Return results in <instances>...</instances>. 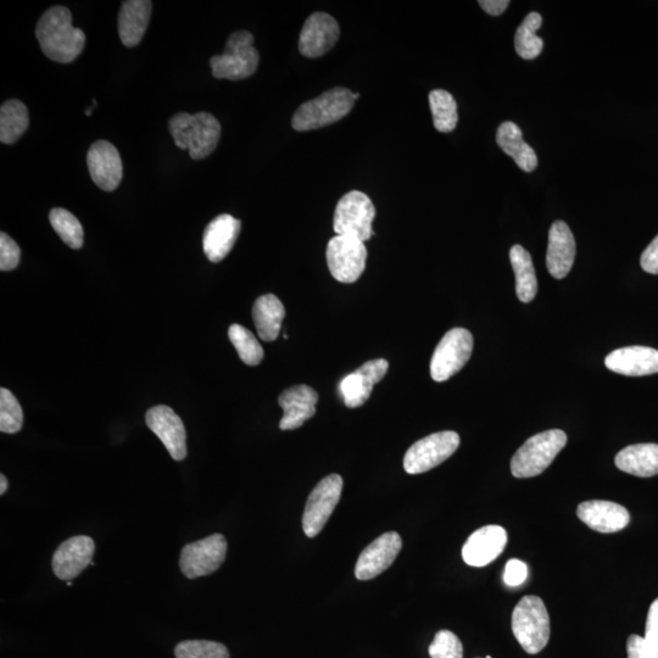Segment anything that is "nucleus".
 I'll list each match as a JSON object with an SVG mask.
<instances>
[{"label":"nucleus","instance_id":"23","mask_svg":"<svg viewBox=\"0 0 658 658\" xmlns=\"http://www.w3.org/2000/svg\"><path fill=\"white\" fill-rule=\"evenodd\" d=\"M605 365L623 376L641 377L658 373V350L648 347H627L612 351Z\"/></svg>","mask_w":658,"mask_h":658},{"label":"nucleus","instance_id":"33","mask_svg":"<svg viewBox=\"0 0 658 658\" xmlns=\"http://www.w3.org/2000/svg\"><path fill=\"white\" fill-rule=\"evenodd\" d=\"M429 105L436 130L442 133L453 132L459 121L455 98L444 89H436L429 93Z\"/></svg>","mask_w":658,"mask_h":658},{"label":"nucleus","instance_id":"27","mask_svg":"<svg viewBox=\"0 0 658 658\" xmlns=\"http://www.w3.org/2000/svg\"><path fill=\"white\" fill-rule=\"evenodd\" d=\"M618 470L629 475L649 478L658 475V444L629 445L617 454Z\"/></svg>","mask_w":658,"mask_h":658},{"label":"nucleus","instance_id":"7","mask_svg":"<svg viewBox=\"0 0 658 658\" xmlns=\"http://www.w3.org/2000/svg\"><path fill=\"white\" fill-rule=\"evenodd\" d=\"M376 217L375 205L367 194L351 191L339 200L334 213L333 227L337 236H349L370 241L375 232L372 222Z\"/></svg>","mask_w":658,"mask_h":658},{"label":"nucleus","instance_id":"42","mask_svg":"<svg viewBox=\"0 0 658 658\" xmlns=\"http://www.w3.org/2000/svg\"><path fill=\"white\" fill-rule=\"evenodd\" d=\"M479 5L485 11L492 16H499L504 13V11L509 8V0H479Z\"/></svg>","mask_w":658,"mask_h":658},{"label":"nucleus","instance_id":"24","mask_svg":"<svg viewBox=\"0 0 658 658\" xmlns=\"http://www.w3.org/2000/svg\"><path fill=\"white\" fill-rule=\"evenodd\" d=\"M241 221L233 216L223 214L217 216L206 226L203 236V249L211 262H221L231 253L241 233Z\"/></svg>","mask_w":658,"mask_h":658},{"label":"nucleus","instance_id":"21","mask_svg":"<svg viewBox=\"0 0 658 658\" xmlns=\"http://www.w3.org/2000/svg\"><path fill=\"white\" fill-rule=\"evenodd\" d=\"M577 516L593 531L605 534L620 532L630 522L626 507L604 500L585 501L578 506Z\"/></svg>","mask_w":658,"mask_h":658},{"label":"nucleus","instance_id":"13","mask_svg":"<svg viewBox=\"0 0 658 658\" xmlns=\"http://www.w3.org/2000/svg\"><path fill=\"white\" fill-rule=\"evenodd\" d=\"M146 423L150 431L163 442L172 459L183 461L187 456V433L181 417L171 407L158 405L148 410Z\"/></svg>","mask_w":658,"mask_h":658},{"label":"nucleus","instance_id":"3","mask_svg":"<svg viewBox=\"0 0 658 658\" xmlns=\"http://www.w3.org/2000/svg\"><path fill=\"white\" fill-rule=\"evenodd\" d=\"M512 632L529 655L539 654L548 645L550 617L542 599L528 595L518 602L512 613Z\"/></svg>","mask_w":658,"mask_h":658},{"label":"nucleus","instance_id":"20","mask_svg":"<svg viewBox=\"0 0 658 658\" xmlns=\"http://www.w3.org/2000/svg\"><path fill=\"white\" fill-rule=\"evenodd\" d=\"M319 394L309 386H294L284 390L278 397V404L284 415L280 422L282 431H293L304 425L316 414Z\"/></svg>","mask_w":658,"mask_h":658},{"label":"nucleus","instance_id":"6","mask_svg":"<svg viewBox=\"0 0 658 658\" xmlns=\"http://www.w3.org/2000/svg\"><path fill=\"white\" fill-rule=\"evenodd\" d=\"M259 63L260 55L254 47V36L248 31L233 32L227 39L225 52L210 59L214 77L231 81L253 76Z\"/></svg>","mask_w":658,"mask_h":658},{"label":"nucleus","instance_id":"18","mask_svg":"<svg viewBox=\"0 0 658 658\" xmlns=\"http://www.w3.org/2000/svg\"><path fill=\"white\" fill-rule=\"evenodd\" d=\"M389 362L384 359L367 361L353 373L342 379L339 384L340 393L345 405L356 409L366 403L371 397L373 387L387 375Z\"/></svg>","mask_w":658,"mask_h":658},{"label":"nucleus","instance_id":"12","mask_svg":"<svg viewBox=\"0 0 658 658\" xmlns=\"http://www.w3.org/2000/svg\"><path fill=\"white\" fill-rule=\"evenodd\" d=\"M343 485L342 477L331 475L323 478L312 490L306 501L303 516V529L306 537L314 538L325 528L342 496Z\"/></svg>","mask_w":658,"mask_h":658},{"label":"nucleus","instance_id":"8","mask_svg":"<svg viewBox=\"0 0 658 658\" xmlns=\"http://www.w3.org/2000/svg\"><path fill=\"white\" fill-rule=\"evenodd\" d=\"M460 436L456 432L445 431L431 434L418 440L404 457V468L409 475H420L443 464L459 449Z\"/></svg>","mask_w":658,"mask_h":658},{"label":"nucleus","instance_id":"9","mask_svg":"<svg viewBox=\"0 0 658 658\" xmlns=\"http://www.w3.org/2000/svg\"><path fill=\"white\" fill-rule=\"evenodd\" d=\"M473 337L465 328H453L445 334L431 361V376L436 382H445L462 370L470 360Z\"/></svg>","mask_w":658,"mask_h":658},{"label":"nucleus","instance_id":"38","mask_svg":"<svg viewBox=\"0 0 658 658\" xmlns=\"http://www.w3.org/2000/svg\"><path fill=\"white\" fill-rule=\"evenodd\" d=\"M432 658H462L464 646L461 640L450 630H440L428 649Z\"/></svg>","mask_w":658,"mask_h":658},{"label":"nucleus","instance_id":"43","mask_svg":"<svg viewBox=\"0 0 658 658\" xmlns=\"http://www.w3.org/2000/svg\"><path fill=\"white\" fill-rule=\"evenodd\" d=\"M8 490V481L4 475L0 476V494L4 495Z\"/></svg>","mask_w":658,"mask_h":658},{"label":"nucleus","instance_id":"30","mask_svg":"<svg viewBox=\"0 0 658 658\" xmlns=\"http://www.w3.org/2000/svg\"><path fill=\"white\" fill-rule=\"evenodd\" d=\"M30 125L29 110L20 100H8L0 109V142L14 144Z\"/></svg>","mask_w":658,"mask_h":658},{"label":"nucleus","instance_id":"25","mask_svg":"<svg viewBox=\"0 0 658 658\" xmlns=\"http://www.w3.org/2000/svg\"><path fill=\"white\" fill-rule=\"evenodd\" d=\"M153 4L149 0H128L121 5L119 35L122 44L132 48L141 43L152 16Z\"/></svg>","mask_w":658,"mask_h":658},{"label":"nucleus","instance_id":"44","mask_svg":"<svg viewBox=\"0 0 658 658\" xmlns=\"http://www.w3.org/2000/svg\"><path fill=\"white\" fill-rule=\"evenodd\" d=\"M68 587H72V583H71V582H68Z\"/></svg>","mask_w":658,"mask_h":658},{"label":"nucleus","instance_id":"29","mask_svg":"<svg viewBox=\"0 0 658 658\" xmlns=\"http://www.w3.org/2000/svg\"><path fill=\"white\" fill-rule=\"evenodd\" d=\"M510 260L516 275V293L522 303H531L538 293L537 275L532 256L521 245H513Z\"/></svg>","mask_w":658,"mask_h":658},{"label":"nucleus","instance_id":"16","mask_svg":"<svg viewBox=\"0 0 658 658\" xmlns=\"http://www.w3.org/2000/svg\"><path fill=\"white\" fill-rule=\"evenodd\" d=\"M89 175L100 189L113 192L124 177L119 150L108 141L93 143L87 153Z\"/></svg>","mask_w":658,"mask_h":658},{"label":"nucleus","instance_id":"26","mask_svg":"<svg viewBox=\"0 0 658 658\" xmlns=\"http://www.w3.org/2000/svg\"><path fill=\"white\" fill-rule=\"evenodd\" d=\"M496 143L506 155L511 156L524 172H532L538 167L535 150L523 141L521 128L511 121L503 122L496 132Z\"/></svg>","mask_w":658,"mask_h":658},{"label":"nucleus","instance_id":"39","mask_svg":"<svg viewBox=\"0 0 658 658\" xmlns=\"http://www.w3.org/2000/svg\"><path fill=\"white\" fill-rule=\"evenodd\" d=\"M21 250L7 233H0V270L3 272L15 270L19 266Z\"/></svg>","mask_w":658,"mask_h":658},{"label":"nucleus","instance_id":"4","mask_svg":"<svg viewBox=\"0 0 658 658\" xmlns=\"http://www.w3.org/2000/svg\"><path fill=\"white\" fill-rule=\"evenodd\" d=\"M354 104V93L350 89H329L322 96L301 105L295 111L292 126L295 131L305 132L332 125L347 116Z\"/></svg>","mask_w":658,"mask_h":658},{"label":"nucleus","instance_id":"37","mask_svg":"<svg viewBox=\"0 0 658 658\" xmlns=\"http://www.w3.org/2000/svg\"><path fill=\"white\" fill-rule=\"evenodd\" d=\"M177 658H230L225 645L208 640H187L175 649Z\"/></svg>","mask_w":658,"mask_h":658},{"label":"nucleus","instance_id":"32","mask_svg":"<svg viewBox=\"0 0 658 658\" xmlns=\"http://www.w3.org/2000/svg\"><path fill=\"white\" fill-rule=\"evenodd\" d=\"M542 24V15L531 13L518 27L515 35V49L522 59L533 60L542 53L544 41L537 35Z\"/></svg>","mask_w":658,"mask_h":658},{"label":"nucleus","instance_id":"28","mask_svg":"<svg viewBox=\"0 0 658 658\" xmlns=\"http://www.w3.org/2000/svg\"><path fill=\"white\" fill-rule=\"evenodd\" d=\"M286 309L282 301L273 294L262 295L253 306V320L259 337L264 342H273L280 336Z\"/></svg>","mask_w":658,"mask_h":658},{"label":"nucleus","instance_id":"5","mask_svg":"<svg viewBox=\"0 0 658 658\" xmlns=\"http://www.w3.org/2000/svg\"><path fill=\"white\" fill-rule=\"evenodd\" d=\"M567 444V434L561 429H550L529 438L511 460V472L516 478L542 475Z\"/></svg>","mask_w":658,"mask_h":658},{"label":"nucleus","instance_id":"14","mask_svg":"<svg viewBox=\"0 0 658 658\" xmlns=\"http://www.w3.org/2000/svg\"><path fill=\"white\" fill-rule=\"evenodd\" d=\"M403 548V540L397 532L384 533L361 552L355 567L359 581H370L387 571Z\"/></svg>","mask_w":658,"mask_h":658},{"label":"nucleus","instance_id":"22","mask_svg":"<svg viewBox=\"0 0 658 658\" xmlns=\"http://www.w3.org/2000/svg\"><path fill=\"white\" fill-rule=\"evenodd\" d=\"M576 259V241L567 223L555 221L549 231L546 267L556 280H562L572 270Z\"/></svg>","mask_w":658,"mask_h":658},{"label":"nucleus","instance_id":"36","mask_svg":"<svg viewBox=\"0 0 658 658\" xmlns=\"http://www.w3.org/2000/svg\"><path fill=\"white\" fill-rule=\"evenodd\" d=\"M24 425V412L19 400L9 389H0V431L15 434Z\"/></svg>","mask_w":658,"mask_h":658},{"label":"nucleus","instance_id":"11","mask_svg":"<svg viewBox=\"0 0 658 658\" xmlns=\"http://www.w3.org/2000/svg\"><path fill=\"white\" fill-rule=\"evenodd\" d=\"M227 540L222 534H213L198 542L189 543L181 551V571L188 579L209 576L225 562Z\"/></svg>","mask_w":658,"mask_h":658},{"label":"nucleus","instance_id":"19","mask_svg":"<svg viewBox=\"0 0 658 658\" xmlns=\"http://www.w3.org/2000/svg\"><path fill=\"white\" fill-rule=\"evenodd\" d=\"M507 544V533L503 527L485 526L467 539L462 548V559L471 567L488 566L503 554Z\"/></svg>","mask_w":658,"mask_h":658},{"label":"nucleus","instance_id":"45","mask_svg":"<svg viewBox=\"0 0 658 658\" xmlns=\"http://www.w3.org/2000/svg\"><path fill=\"white\" fill-rule=\"evenodd\" d=\"M487 658H492V656H487Z\"/></svg>","mask_w":658,"mask_h":658},{"label":"nucleus","instance_id":"15","mask_svg":"<svg viewBox=\"0 0 658 658\" xmlns=\"http://www.w3.org/2000/svg\"><path fill=\"white\" fill-rule=\"evenodd\" d=\"M96 544L87 535L65 540L54 552L52 568L61 581L71 582L91 565Z\"/></svg>","mask_w":658,"mask_h":658},{"label":"nucleus","instance_id":"2","mask_svg":"<svg viewBox=\"0 0 658 658\" xmlns=\"http://www.w3.org/2000/svg\"><path fill=\"white\" fill-rule=\"evenodd\" d=\"M170 132L178 148L188 150L193 160L208 158L215 152L221 138V125L209 113H180L169 122Z\"/></svg>","mask_w":658,"mask_h":658},{"label":"nucleus","instance_id":"31","mask_svg":"<svg viewBox=\"0 0 658 658\" xmlns=\"http://www.w3.org/2000/svg\"><path fill=\"white\" fill-rule=\"evenodd\" d=\"M628 658H658V599L652 602L645 637L633 634L627 641Z\"/></svg>","mask_w":658,"mask_h":658},{"label":"nucleus","instance_id":"41","mask_svg":"<svg viewBox=\"0 0 658 658\" xmlns=\"http://www.w3.org/2000/svg\"><path fill=\"white\" fill-rule=\"evenodd\" d=\"M640 265L645 272L658 275V236L641 255Z\"/></svg>","mask_w":658,"mask_h":658},{"label":"nucleus","instance_id":"17","mask_svg":"<svg viewBox=\"0 0 658 658\" xmlns=\"http://www.w3.org/2000/svg\"><path fill=\"white\" fill-rule=\"evenodd\" d=\"M340 35L339 25L333 16L314 13L305 21L299 37V52L306 58H320L327 54Z\"/></svg>","mask_w":658,"mask_h":658},{"label":"nucleus","instance_id":"1","mask_svg":"<svg viewBox=\"0 0 658 658\" xmlns=\"http://www.w3.org/2000/svg\"><path fill=\"white\" fill-rule=\"evenodd\" d=\"M36 37L47 58L69 64L83 52L86 35L72 25V15L65 7H53L39 19Z\"/></svg>","mask_w":658,"mask_h":658},{"label":"nucleus","instance_id":"40","mask_svg":"<svg viewBox=\"0 0 658 658\" xmlns=\"http://www.w3.org/2000/svg\"><path fill=\"white\" fill-rule=\"evenodd\" d=\"M528 578V567L521 560L512 559L506 563L504 582L509 587H520Z\"/></svg>","mask_w":658,"mask_h":658},{"label":"nucleus","instance_id":"34","mask_svg":"<svg viewBox=\"0 0 658 658\" xmlns=\"http://www.w3.org/2000/svg\"><path fill=\"white\" fill-rule=\"evenodd\" d=\"M49 221L61 241L66 245H69L72 249H81L83 247L85 232H83L80 221L70 211L61 208L53 209L50 211Z\"/></svg>","mask_w":658,"mask_h":658},{"label":"nucleus","instance_id":"10","mask_svg":"<svg viewBox=\"0 0 658 658\" xmlns=\"http://www.w3.org/2000/svg\"><path fill=\"white\" fill-rule=\"evenodd\" d=\"M365 242L354 237L336 236L327 245V265L338 282L354 283L366 269Z\"/></svg>","mask_w":658,"mask_h":658},{"label":"nucleus","instance_id":"35","mask_svg":"<svg viewBox=\"0 0 658 658\" xmlns=\"http://www.w3.org/2000/svg\"><path fill=\"white\" fill-rule=\"evenodd\" d=\"M228 337L245 365L256 366L264 359V349L248 328L232 325L228 329Z\"/></svg>","mask_w":658,"mask_h":658}]
</instances>
